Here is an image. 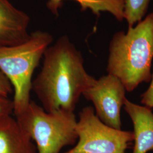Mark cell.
Wrapping results in <instances>:
<instances>
[{"instance_id":"6da1fadb","label":"cell","mask_w":153,"mask_h":153,"mask_svg":"<svg viewBox=\"0 0 153 153\" xmlns=\"http://www.w3.org/2000/svg\"><path fill=\"white\" fill-rule=\"evenodd\" d=\"M43 57L32 90L46 111L74 112L83 93L96 81L86 71L81 52L64 35L46 49Z\"/></svg>"},{"instance_id":"7a4b0ae2","label":"cell","mask_w":153,"mask_h":153,"mask_svg":"<svg viewBox=\"0 0 153 153\" xmlns=\"http://www.w3.org/2000/svg\"><path fill=\"white\" fill-rule=\"evenodd\" d=\"M153 60V13L128 31L113 35L106 70L118 78L128 92L143 82H150Z\"/></svg>"},{"instance_id":"3957f363","label":"cell","mask_w":153,"mask_h":153,"mask_svg":"<svg viewBox=\"0 0 153 153\" xmlns=\"http://www.w3.org/2000/svg\"><path fill=\"white\" fill-rule=\"evenodd\" d=\"M53 40L49 33L39 30L31 33L22 44L0 48V71L13 88L15 116L30 102L33 73Z\"/></svg>"},{"instance_id":"277c9868","label":"cell","mask_w":153,"mask_h":153,"mask_svg":"<svg viewBox=\"0 0 153 153\" xmlns=\"http://www.w3.org/2000/svg\"><path fill=\"white\" fill-rule=\"evenodd\" d=\"M16 117L36 143L38 153H60L63 148L77 142V120L74 112L62 109L47 112L31 100Z\"/></svg>"},{"instance_id":"5b68a950","label":"cell","mask_w":153,"mask_h":153,"mask_svg":"<svg viewBox=\"0 0 153 153\" xmlns=\"http://www.w3.org/2000/svg\"><path fill=\"white\" fill-rule=\"evenodd\" d=\"M76 131V145L64 153H126L134 140L133 131L116 129L105 125L91 106L80 112Z\"/></svg>"},{"instance_id":"8992f818","label":"cell","mask_w":153,"mask_h":153,"mask_svg":"<svg viewBox=\"0 0 153 153\" xmlns=\"http://www.w3.org/2000/svg\"><path fill=\"white\" fill-rule=\"evenodd\" d=\"M126 88L120 80L112 75L101 76L82 95L91 101L95 113L104 124L121 129V109L126 101Z\"/></svg>"},{"instance_id":"52a82bcc","label":"cell","mask_w":153,"mask_h":153,"mask_svg":"<svg viewBox=\"0 0 153 153\" xmlns=\"http://www.w3.org/2000/svg\"><path fill=\"white\" fill-rule=\"evenodd\" d=\"M30 18L9 0H0V48L15 46L30 37L27 28Z\"/></svg>"},{"instance_id":"ba28073f","label":"cell","mask_w":153,"mask_h":153,"mask_svg":"<svg viewBox=\"0 0 153 153\" xmlns=\"http://www.w3.org/2000/svg\"><path fill=\"white\" fill-rule=\"evenodd\" d=\"M124 108L133 125L134 146L132 153L153 151V113L146 106L134 103L126 99Z\"/></svg>"},{"instance_id":"9c48e42d","label":"cell","mask_w":153,"mask_h":153,"mask_svg":"<svg viewBox=\"0 0 153 153\" xmlns=\"http://www.w3.org/2000/svg\"><path fill=\"white\" fill-rule=\"evenodd\" d=\"M32 139L16 119L8 116L0 119V153H37Z\"/></svg>"},{"instance_id":"30bf717a","label":"cell","mask_w":153,"mask_h":153,"mask_svg":"<svg viewBox=\"0 0 153 153\" xmlns=\"http://www.w3.org/2000/svg\"><path fill=\"white\" fill-rule=\"evenodd\" d=\"M64 0H48V9L51 13L57 16ZM76 2L82 11L90 9L93 13L99 16L101 12H109L119 21L124 19V7L125 0H71Z\"/></svg>"},{"instance_id":"8fae6325","label":"cell","mask_w":153,"mask_h":153,"mask_svg":"<svg viewBox=\"0 0 153 153\" xmlns=\"http://www.w3.org/2000/svg\"><path fill=\"white\" fill-rule=\"evenodd\" d=\"M151 0H125L124 19L128 27L134 26L141 21L148 11Z\"/></svg>"},{"instance_id":"7c38bea8","label":"cell","mask_w":153,"mask_h":153,"mask_svg":"<svg viewBox=\"0 0 153 153\" xmlns=\"http://www.w3.org/2000/svg\"><path fill=\"white\" fill-rule=\"evenodd\" d=\"M14 112L13 100L8 97L0 95V119L11 116Z\"/></svg>"},{"instance_id":"4fadbf2b","label":"cell","mask_w":153,"mask_h":153,"mask_svg":"<svg viewBox=\"0 0 153 153\" xmlns=\"http://www.w3.org/2000/svg\"><path fill=\"white\" fill-rule=\"evenodd\" d=\"M150 85L148 89L141 95V102L143 105L153 108V73L152 75Z\"/></svg>"},{"instance_id":"5bb4252c","label":"cell","mask_w":153,"mask_h":153,"mask_svg":"<svg viewBox=\"0 0 153 153\" xmlns=\"http://www.w3.org/2000/svg\"><path fill=\"white\" fill-rule=\"evenodd\" d=\"M13 91L11 83L4 73L0 71V95L8 97Z\"/></svg>"}]
</instances>
